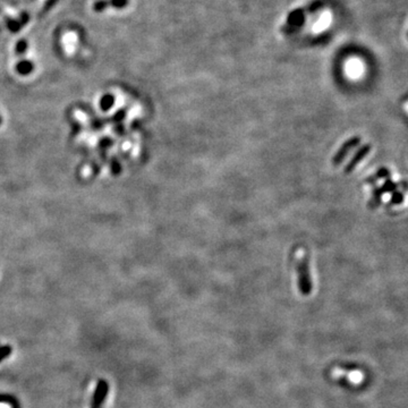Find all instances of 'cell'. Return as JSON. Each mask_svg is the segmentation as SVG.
<instances>
[{"mask_svg":"<svg viewBox=\"0 0 408 408\" xmlns=\"http://www.w3.org/2000/svg\"><path fill=\"white\" fill-rule=\"evenodd\" d=\"M296 269H297V284L299 292L303 296H308L312 292L313 284L307 257L301 258Z\"/></svg>","mask_w":408,"mask_h":408,"instance_id":"6da1fadb","label":"cell"},{"mask_svg":"<svg viewBox=\"0 0 408 408\" xmlns=\"http://www.w3.org/2000/svg\"><path fill=\"white\" fill-rule=\"evenodd\" d=\"M359 143H360L359 136H353V137H350L348 141H346L345 143H343V144L340 146V149L338 150V151L336 152L335 156L332 158V165L335 167H338L341 165L346 156L348 155L350 150L356 148Z\"/></svg>","mask_w":408,"mask_h":408,"instance_id":"7a4b0ae2","label":"cell"},{"mask_svg":"<svg viewBox=\"0 0 408 408\" xmlns=\"http://www.w3.org/2000/svg\"><path fill=\"white\" fill-rule=\"evenodd\" d=\"M371 151V144H365V145H362L360 148L357 150V152L354 154V156L352 159H350V161L347 163L345 166V168H343V172L345 173H350L353 171L354 169L356 168L357 165L362 161V160L365 158V156L369 154V152Z\"/></svg>","mask_w":408,"mask_h":408,"instance_id":"3957f363","label":"cell"},{"mask_svg":"<svg viewBox=\"0 0 408 408\" xmlns=\"http://www.w3.org/2000/svg\"><path fill=\"white\" fill-rule=\"evenodd\" d=\"M108 383L105 380H99L97 383V387H95L94 394H93V404H92V408H100V406L103 404V401L107 397L108 393Z\"/></svg>","mask_w":408,"mask_h":408,"instance_id":"277c9868","label":"cell"},{"mask_svg":"<svg viewBox=\"0 0 408 408\" xmlns=\"http://www.w3.org/2000/svg\"><path fill=\"white\" fill-rule=\"evenodd\" d=\"M78 36L76 32H73V31H68L61 37V44H63L64 50L66 51L68 54H71L75 52L77 46Z\"/></svg>","mask_w":408,"mask_h":408,"instance_id":"5b68a950","label":"cell"},{"mask_svg":"<svg viewBox=\"0 0 408 408\" xmlns=\"http://www.w3.org/2000/svg\"><path fill=\"white\" fill-rule=\"evenodd\" d=\"M126 3V0H112V1H105V2H99L97 6H95V8L97 9H100L102 10L105 7L108 6H115V7H120V6H124Z\"/></svg>","mask_w":408,"mask_h":408,"instance_id":"8992f818","label":"cell"},{"mask_svg":"<svg viewBox=\"0 0 408 408\" xmlns=\"http://www.w3.org/2000/svg\"><path fill=\"white\" fill-rule=\"evenodd\" d=\"M12 354V347L10 346H2L0 347V362H2L6 357H8Z\"/></svg>","mask_w":408,"mask_h":408,"instance_id":"52a82bcc","label":"cell"},{"mask_svg":"<svg viewBox=\"0 0 408 408\" xmlns=\"http://www.w3.org/2000/svg\"><path fill=\"white\" fill-rule=\"evenodd\" d=\"M391 200H392V201H391V203H393V204H399V203L403 202L404 196H403V194L399 193V192H394V193L392 194V199H391Z\"/></svg>","mask_w":408,"mask_h":408,"instance_id":"ba28073f","label":"cell"},{"mask_svg":"<svg viewBox=\"0 0 408 408\" xmlns=\"http://www.w3.org/2000/svg\"><path fill=\"white\" fill-rule=\"evenodd\" d=\"M46 1H47V0H36L35 6H34V8H33V13L39 12L40 8L44 5V3H46Z\"/></svg>","mask_w":408,"mask_h":408,"instance_id":"9c48e42d","label":"cell"},{"mask_svg":"<svg viewBox=\"0 0 408 408\" xmlns=\"http://www.w3.org/2000/svg\"><path fill=\"white\" fill-rule=\"evenodd\" d=\"M388 175H389L388 170L386 168H382V169H380L379 171H377L376 177H379V178H384V177H387Z\"/></svg>","mask_w":408,"mask_h":408,"instance_id":"30bf717a","label":"cell"}]
</instances>
